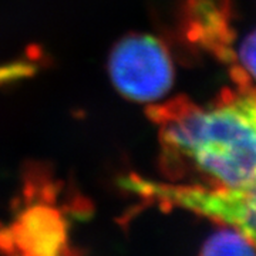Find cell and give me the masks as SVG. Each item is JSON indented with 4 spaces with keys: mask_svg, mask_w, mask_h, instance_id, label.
Returning a JSON list of instances; mask_svg holds the SVG:
<instances>
[{
    "mask_svg": "<svg viewBox=\"0 0 256 256\" xmlns=\"http://www.w3.org/2000/svg\"><path fill=\"white\" fill-rule=\"evenodd\" d=\"M108 76L122 97L136 102H152L172 88L174 60L160 38L146 33H128L111 48Z\"/></svg>",
    "mask_w": 256,
    "mask_h": 256,
    "instance_id": "obj_4",
    "label": "cell"
},
{
    "mask_svg": "<svg viewBox=\"0 0 256 256\" xmlns=\"http://www.w3.org/2000/svg\"><path fill=\"white\" fill-rule=\"evenodd\" d=\"M236 63L256 82V30L249 33L236 52Z\"/></svg>",
    "mask_w": 256,
    "mask_h": 256,
    "instance_id": "obj_7",
    "label": "cell"
},
{
    "mask_svg": "<svg viewBox=\"0 0 256 256\" xmlns=\"http://www.w3.org/2000/svg\"><path fill=\"white\" fill-rule=\"evenodd\" d=\"M62 186L46 166H28L22 202L9 224L0 226V252L13 255L73 254L68 210L58 204Z\"/></svg>",
    "mask_w": 256,
    "mask_h": 256,
    "instance_id": "obj_2",
    "label": "cell"
},
{
    "mask_svg": "<svg viewBox=\"0 0 256 256\" xmlns=\"http://www.w3.org/2000/svg\"><path fill=\"white\" fill-rule=\"evenodd\" d=\"M182 28L186 38L202 52L229 66L236 64L232 0H188Z\"/></svg>",
    "mask_w": 256,
    "mask_h": 256,
    "instance_id": "obj_5",
    "label": "cell"
},
{
    "mask_svg": "<svg viewBox=\"0 0 256 256\" xmlns=\"http://www.w3.org/2000/svg\"><path fill=\"white\" fill-rule=\"evenodd\" d=\"M230 77L234 87L208 104L176 97L146 110L165 181L236 188L256 178V82L238 63Z\"/></svg>",
    "mask_w": 256,
    "mask_h": 256,
    "instance_id": "obj_1",
    "label": "cell"
},
{
    "mask_svg": "<svg viewBox=\"0 0 256 256\" xmlns=\"http://www.w3.org/2000/svg\"><path fill=\"white\" fill-rule=\"evenodd\" d=\"M201 255H255V246L242 234L229 226H222L204 244Z\"/></svg>",
    "mask_w": 256,
    "mask_h": 256,
    "instance_id": "obj_6",
    "label": "cell"
},
{
    "mask_svg": "<svg viewBox=\"0 0 256 256\" xmlns=\"http://www.w3.org/2000/svg\"><path fill=\"white\" fill-rule=\"evenodd\" d=\"M10 82V70L8 66L0 64V87H4Z\"/></svg>",
    "mask_w": 256,
    "mask_h": 256,
    "instance_id": "obj_8",
    "label": "cell"
},
{
    "mask_svg": "<svg viewBox=\"0 0 256 256\" xmlns=\"http://www.w3.org/2000/svg\"><path fill=\"white\" fill-rule=\"evenodd\" d=\"M121 185L162 210H182L238 230L256 249V178L236 188H205L128 175Z\"/></svg>",
    "mask_w": 256,
    "mask_h": 256,
    "instance_id": "obj_3",
    "label": "cell"
}]
</instances>
